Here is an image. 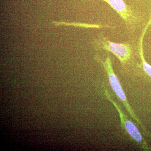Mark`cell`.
I'll list each match as a JSON object with an SVG mask.
<instances>
[{
	"label": "cell",
	"mask_w": 151,
	"mask_h": 151,
	"mask_svg": "<svg viewBox=\"0 0 151 151\" xmlns=\"http://www.w3.org/2000/svg\"><path fill=\"white\" fill-rule=\"evenodd\" d=\"M107 56L105 59H103L102 57L99 54H96L94 56V58L104 68L108 76V80L111 88L117 95L118 98L123 103V105L127 109L130 116L140 126L141 128L142 129L143 132H144V135L151 138V134L146 129L145 126L143 125L140 119L138 118L134 110L130 106L122 85L118 79V77L114 72L111 62V57L109 55L108 52H107Z\"/></svg>",
	"instance_id": "1"
},
{
	"label": "cell",
	"mask_w": 151,
	"mask_h": 151,
	"mask_svg": "<svg viewBox=\"0 0 151 151\" xmlns=\"http://www.w3.org/2000/svg\"><path fill=\"white\" fill-rule=\"evenodd\" d=\"M94 48L97 50H105L113 53L123 66L130 63L133 58V48L129 42L116 43L111 42L103 33L99 34L93 42Z\"/></svg>",
	"instance_id": "2"
},
{
	"label": "cell",
	"mask_w": 151,
	"mask_h": 151,
	"mask_svg": "<svg viewBox=\"0 0 151 151\" xmlns=\"http://www.w3.org/2000/svg\"><path fill=\"white\" fill-rule=\"evenodd\" d=\"M108 4L123 20L127 31L133 33L140 27L143 16L136 9L128 5L123 0H100Z\"/></svg>",
	"instance_id": "3"
},
{
	"label": "cell",
	"mask_w": 151,
	"mask_h": 151,
	"mask_svg": "<svg viewBox=\"0 0 151 151\" xmlns=\"http://www.w3.org/2000/svg\"><path fill=\"white\" fill-rule=\"evenodd\" d=\"M104 93L107 99L114 105L118 111L121 121V127L129 136L130 140L143 150L151 151V147L143 137L138 128L125 114L118 103L113 100L107 89H104Z\"/></svg>",
	"instance_id": "4"
},
{
	"label": "cell",
	"mask_w": 151,
	"mask_h": 151,
	"mask_svg": "<svg viewBox=\"0 0 151 151\" xmlns=\"http://www.w3.org/2000/svg\"><path fill=\"white\" fill-rule=\"evenodd\" d=\"M151 24V15L145 27L144 28L142 31V34L140 37L139 42V46H138V50H139V54L142 62V66L143 70L145 73L149 77L151 78V65H150L147 61H146L144 55V49H143V40L144 37L147 32V30L148 29L149 26Z\"/></svg>",
	"instance_id": "5"
}]
</instances>
